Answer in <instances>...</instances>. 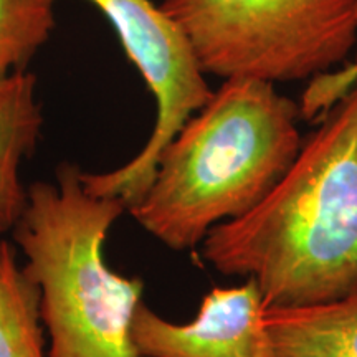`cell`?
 Wrapping results in <instances>:
<instances>
[{"label": "cell", "instance_id": "7", "mask_svg": "<svg viewBox=\"0 0 357 357\" xmlns=\"http://www.w3.org/2000/svg\"><path fill=\"white\" fill-rule=\"evenodd\" d=\"M42 126L35 75L22 70L0 78V238L12 234L26 205L20 166L37 147Z\"/></svg>", "mask_w": 357, "mask_h": 357}, {"label": "cell", "instance_id": "4", "mask_svg": "<svg viewBox=\"0 0 357 357\" xmlns=\"http://www.w3.org/2000/svg\"><path fill=\"white\" fill-rule=\"evenodd\" d=\"M205 75L316 78L357 50V0H162Z\"/></svg>", "mask_w": 357, "mask_h": 357}, {"label": "cell", "instance_id": "2", "mask_svg": "<svg viewBox=\"0 0 357 357\" xmlns=\"http://www.w3.org/2000/svg\"><path fill=\"white\" fill-rule=\"evenodd\" d=\"M300 118L273 83L223 79L164 147L153 184L128 211L167 248H195L278 184L301 147Z\"/></svg>", "mask_w": 357, "mask_h": 357}, {"label": "cell", "instance_id": "9", "mask_svg": "<svg viewBox=\"0 0 357 357\" xmlns=\"http://www.w3.org/2000/svg\"><path fill=\"white\" fill-rule=\"evenodd\" d=\"M0 357H48L38 287L7 238H0Z\"/></svg>", "mask_w": 357, "mask_h": 357}, {"label": "cell", "instance_id": "11", "mask_svg": "<svg viewBox=\"0 0 357 357\" xmlns=\"http://www.w3.org/2000/svg\"><path fill=\"white\" fill-rule=\"evenodd\" d=\"M357 82V50L354 60L346 63L344 68H337L329 73L311 79L307 84V96L319 108H328L337 101L352 84Z\"/></svg>", "mask_w": 357, "mask_h": 357}, {"label": "cell", "instance_id": "3", "mask_svg": "<svg viewBox=\"0 0 357 357\" xmlns=\"http://www.w3.org/2000/svg\"><path fill=\"white\" fill-rule=\"evenodd\" d=\"M82 172L61 162L55 182L30 184L12 230L24 270L40 291L48 357H141L131 328L144 283L116 273L105 257L111 227L128 207L89 194Z\"/></svg>", "mask_w": 357, "mask_h": 357}, {"label": "cell", "instance_id": "10", "mask_svg": "<svg viewBox=\"0 0 357 357\" xmlns=\"http://www.w3.org/2000/svg\"><path fill=\"white\" fill-rule=\"evenodd\" d=\"M58 0H0V78L26 70L56 25Z\"/></svg>", "mask_w": 357, "mask_h": 357}, {"label": "cell", "instance_id": "5", "mask_svg": "<svg viewBox=\"0 0 357 357\" xmlns=\"http://www.w3.org/2000/svg\"><path fill=\"white\" fill-rule=\"evenodd\" d=\"M86 2L93 3L113 26L128 60L139 71L155 100L153 132L139 153L109 172H82L89 194L118 199L129 208L153 184L164 147L213 91L184 30L160 3L153 0Z\"/></svg>", "mask_w": 357, "mask_h": 357}, {"label": "cell", "instance_id": "1", "mask_svg": "<svg viewBox=\"0 0 357 357\" xmlns=\"http://www.w3.org/2000/svg\"><path fill=\"white\" fill-rule=\"evenodd\" d=\"M319 118L266 197L202 242L218 273L257 281L265 310L357 291V82Z\"/></svg>", "mask_w": 357, "mask_h": 357}, {"label": "cell", "instance_id": "6", "mask_svg": "<svg viewBox=\"0 0 357 357\" xmlns=\"http://www.w3.org/2000/svg\"><path fill=\"white\" fill-rule=\"evenodd\" d=\"M131 334L141 357H275L253 278L242 287L211 289L185 324L164 319L141 301Z\"/></svg>", "mask_w": 357, "mask_h": 357}, {"label": "cell", "instance_id": "8", "mask_svg": "<svg viewBox=\"0 0 357 357\" xmlns=\"http://www.w3.org/2000/svg\"><path fill=\"white\" fill-rule=\"evenodd\" d=\"M275 357H357V291L307 306L266 307Z\"/></svg>", "mask_w": 357, "mask_h": 357}]
</instances>
